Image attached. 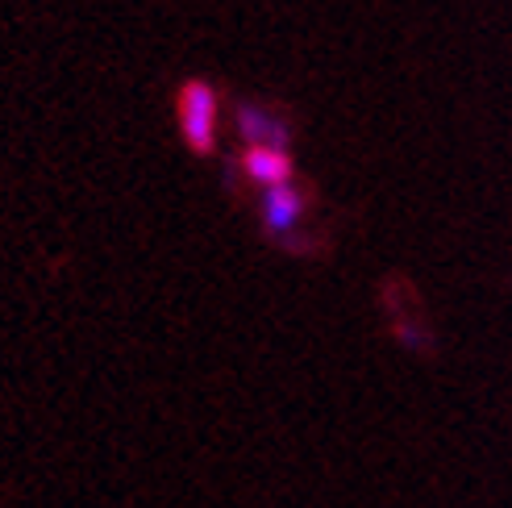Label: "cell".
I'll return each mask as SVG.
<instances>
[{"label": "cell", "mask_w": 512, "mask_h": 508, "mask_svg": "<svg viewBox=\"0 0 512 508\" xmlns=\"http://www.w3.org/2000/svg\"><path fill=\"white\" fill-rule=\"evenodd\" d=\"M175 125L179 138L196 159L217 155V130H221V92L209 80H184L175 92Z\"/></svg>", "instance_id": "obj_1"}, {"label": "cell", "mask_w": 512, "mask_h": 508, "mask_svg": "<svg viewBox=\"0 0 512 508\" xmlns=\"http://www.w3.org/2000/svg\"><path fill=\"white\" fill-rule=\"evenodd\" d=\"M313 188L304 184H284V188H267L259 196V225H263V238L284 246V250H296L304 254V238H300V225L309 221L313 213Z\"/></svg>", "instance_id": "obj_2"}, {"label": "cell", "mask_w": 512, "mask_h": 508, "mask_svg": "<svg viewBox=\"0 0 512 508\" xmlns=\"http://www.w3.org/2000/svg\"><path fill=\"white\" fill-rule=\"evenodd\" d=\"M238 175L259 192L284 188L296 180V159L284 146H242V155L229 163V180H238Z\"/></svg>", "instance_id": "obj_3"}, {"label": "cell", "mask_w": 512, "mask_h": 508, "mask_svg": "<svg viewBox=\"0 0 512 508\" xmlns=\"http://www.w3.org/2000/svg\"><path fill=\"white\" fill-rule=\"evenodd\" d=\"M234 130L246 146H292V125L288 117L271 109V105H259V100H238L234 109Z\"/></svg>", "instance_id": "obj_4"}]
</instances>
